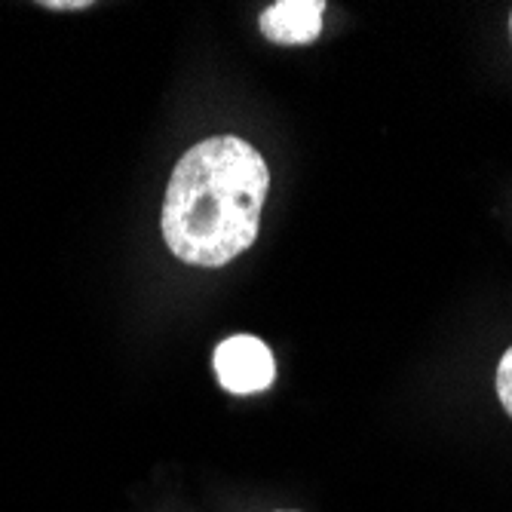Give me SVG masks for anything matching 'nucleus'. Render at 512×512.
Wrapping results in <instances>:
<instances>
[{"instance_id":"1","label":"nucleus","mask_w":512,"mask_h":512,"mask_svg":"<svg viewBox=\"0 0 512 512\" xmlns=\"http://www.w3.org/2000/svg\"><path fill=\"white\" fill-rule=\"evenodd\" d=\"M270 188L264 157L237 135L194 145L172 169L163 200V240L194 267H221L243 255L261 227Z\"/></svg>"},{"instance_id":"2","label":"nucleus","mask_w":512,"mask_h":512,"mask_svg":"<svg viewBox=\"0 0 512 512\" xmlns=\"http://www.w3.org/2000/svg\"><path fill=\"white\" fill-rule=\"evenodd\" d=\"M215 375L227 393L252 396L273 384L276 362L270 347L255 335H234L215 350Z\"/></svg>"},{"instance_id":"3","label":"nucleus","mask_w":512,"mask_h":512,"mask_svg":"<svg viewBox=\"0 0 512 512\" xmlns=\"http://www.w3.org/2000/svg\"><path fill=\"white\" fill-rule=\"evenodd\" d=\"M322 0H279L261 13V34L283 46L313 43L322 34Z\"/></svg>"},{"instance_id":"4","label":"nucleus","mask_w":512,"mask_h":512,"mask_svg":"<svg viewBox=\"0 0 512 512\" xmlns=\"http://www.w3.org/2000/svg\"><path fill=\"white\" fill-rule=\"evenodd\" d=\"M497 396H500L506 414L512 417V347L503 353V359L497 365Z\"/></svg>"},{"instance_id":"5","label":"nucleus","mask_w":512,"mask_h":512,"mask_svg":"<svg viewBox=\"0 0 512 512\" xmlns=\"http://www.w3.org/2000/svg\"><path fill=\"white\" fill-rule=\"evenodd\" d=\"M46 7H50V10H83L89 4H86V0H74V4H71V0H68V4H59V0H56V4H46Z\"/></svg>"},{"instance_id":"6","label":"nucleus","mask_w":512,"mask_h":512,"mask_svg":"<svg viewBox=\"0 0 512 512\" xmlns=\"http://www.w3.org/2000/svg\"><path fill=\"white\" fill-rule=\"evenodd\" d=\"M509 31H512V16H509Z\"/></svg>"},{"instance_id":"7","label":"nucleus","mask_w":512,"mask_h":512,"mask_svg":"<svg viewBox=\"0 0 512 512\" xmlns=\"http://www.w3.org/2000/svg\"><path fill=\"white\" fill-rule=\"evenodd\" d=\"M279 512H292V509H279Z\"/></svg>"}]
</instances>
